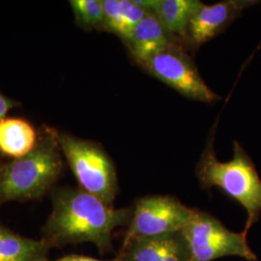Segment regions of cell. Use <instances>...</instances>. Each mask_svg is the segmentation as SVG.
Here are the masks:
<instances>
[{
  "label": "cell",
  "instance_id": "1",
  "mask_svg": "<svg viewBox=\"0 0 261 261\" xmlns=\"http://www.w3.org/2000/svg\"><path fill=\"white\" fill-rule=\"evenodd\" d=\"M133 208L115 209L82 189H60L44 232L50 246L91 242L101 253L112 251V232L130 224Z\"/></svg>",
  "mask_w": 261,
  "mask_h": 261
},
{
  "label": "cell",
  "instance_id": "2",
  "mask_svg": "<svg viewBox=\"0 0 261 261\" xmlns=\"http://www.w3.org/2000/svg\"><path fill=\"white\" fill-rule=\"evenodd\" d=\"M196 176L207 190L219 187L224 194L246 209L245 231L258 222L261 214V179L252 158L238 141H234L233 158L220 162L215 154L213 137L196 166Z\"/></svg>",
  "mask_w": 261,
  "mask_h": 261
},
{
  "label": "cell",
  "instance_id": "3",
  "mask_svg": "<svg viewBox=\"0 0 261 261\" xmlns=\"http://www.w3.org/2000/svg\"><path fill=\"white\" fill-rule=\"evenodd\" d=\"M61 169L56 133L45 135L28 155L0 168V201L40 197L59 176Z\"/></svg>",
  "mask_w": 261,
  "mask_h": 261
},
{
  "label": "cell",
  "instance_id": "4",
  "mask_svg": "<svg viewBox=\"0 0 261 261\" xmlns=\"http://www.w3.org/2000/svg\"><path fill=\"white\" fill-rule=\"evenodd\" d=\"M60 150L81 189L112 206L118 190L114 165L98 144L63 133H56Z\"/></svg>",
  "mask_w": 261,
  "mask_h": 261
},
{
  "label": "cell",
  "instance_id": "5",
  "mask_svg": "<svg viewBox=\"0 0 261 261\" xmlns=\"http://www.w3.org/2000/svg\"><path fill=\"white\" fill-rule=\"evenodd\" d=\"M182 233L189 246L192 261H213L228 255L257 261L247 241V231L233 232L206 212L196 209Z\"/></svg>",
  "mask_w": 261,
  "mask_h": 261
},
{
  "label": "cell",
  "instance_id": "6",
  "mask_svg": "<svg viewBox=\"0 0 261 261\" xmlns=\"http://www.w3.org/2000/svg\"><path fill=\"white\" fill-rule=\"evenodd\" d=\"M196 209L170 196H148L139 198L133 208L124 241L182 232Z\"/></svg>",
  "mask_w": 261,
  "mask_h": 261
},
{
  "label": "cell",
  "instance_id": "7",
  "mask_svg": "<svg viewBox=\"0 0 261 261\" xmlns=\"http://www.w3.org/2000/svg\"><path fill=\"white\" fill-rule=\"evenodd\" d=\"M146 73L189 99L211 103L219 96L205 84L181 44H173L140 66Z\"/></svg>",
  "mask_w": 261,
  "mask_h": 261
},
{
  "label": "cell",
  "instance_id": "8",
  "mask_svg": "<svg viewBox=\"0 0 261 261\" xmlns=\"http://www.w3.org/2000/svg\"><path fill=\"white\" fill-rule=\"evenodd\" d=\"M257 3L252 0H225L210 5L202 3L190 21L185 44L200 47L224 31L244 10Z\"/></svg>",
  "mask_w": 261,
  "mask_h": 261
},
{
  "label": "cell",
  "instance_id": "9",
  "mask_svg": "<svg viewBox=\"0 0 261 261\" xmlns=\"http://www.w3.org/2000/svg\"><path fill=\"white\" fill-rule=\"evenodd\" d=\"M117 258L119 261H192L182 232L123 242Z\"/></svg>",
  "mask_w": 261,
  "mask_h": 261
},
{
  "label": "cell",
  "instance_id": "10",
  "mask_svg": "<svg viewBox=\"0 0 261 261\" xmlns=\"http://www.w3.org/2000/svg\"><path fill=\"white\" fill-rule=\"evenodd\" d=\"M124 43L133 60L140 66L161 50L173 44H181L153 13L145 16Z\"/></svg>",
  "mask_w": 261,
  "mask_h": 261
},
{
  "label": "cell",
  "instance_id": "11",
  "mask_svg": "<svg viewBox=\"0 0 261 261\" xmlns=\"http://www.w3.org/2000/svg\"><path fill=\"white\" fill-rule=\"evenodd\" d=\"M103 29L125 42L133 30L149 13L134 0H103Z\"/></svg>",
  "mask_w": 261,
  "mask_h": 261
},
{
  "label": "cell",
  "instance_id": "12",
  "mask_svg": "<svg viewBox=\"0 0 261 261\" xmlns=\"http://www.w3.org/2000/svg\"><path fill=\"white\" fill-rule=\"evenodd\" d=\"M201 4L197 0H158L153 14L171 35L185 44L190 21Z\"/></svg>",
  "mask_w": 261,
  "mask_h": 261
},
{
  "label": "cell",
  "instance_id": "13",
  "mask_svg": "<svg viewBox=\"0 0 261 261\" xmlns=\"http://www.w3.org/2000/svg\"><path fill=\"white\" fill-rule=\"evenodd\" d=\"M37 144V134L28 121L5 118L0 122V152L19 159L28 155Z\"/></svg>",
  "mask_w": 261,
  "mask_h": 261
},
{
  "label": "cell",
  "instance_id": "14",
  "mask_svg": "<svg viewBox=\"0 0 261 261\" xmlns=\"http://www.w3.org/2000/svg\"><path fill=\"white\" fill-rule=\"evenodd\" d=\"M50 245L0 227V261H47Z\"/></svg>",
  "mask_w": 261,
  "mask_h": 261
},
{
  "label": "cell",
  "instance_id": "15",
  "mask_svg": "<svg viewBox=\"0 0 261 261\" xmlns=\"http://www.w3.org/2000/svg\"><path fill=\"white\" fill-rule=\"evenodd\" d=\"M70 5L80 27L85 29L103 28V0H71Z\"/></svg>",
  "mask_w": 261,
  "mask_h": 261
},
{
  "label": "cell",
  "instance_id": "16",
  "mask_svg": "<svg viewBox=\"0 0 261 261\" xmlns=\"http://www.w3.org/2000/svg\"><path fill=\"white\" fill-rule=\"evenodd\" d=\"M13 106L14 103L11 100L0 94V122L6 118L7 112H9Z\"/></svg>",
  "mask_w": 261,
  "mask_h": 261
},
{
  "label": "cell",
  "instance_id": "17",
  "mask_svg": "<svg viewBox=\"0 0 261 261\" xmlns=\"http://www.w3.org/2000/svg\"><path fill=\"white\" fill-rule=\"evenodd\" d=\"M56 261H119L118 258H114L112 260H100V259H96L93 257H89V256H83V255H67L62 258H59Z\"/></svg>",
  "mask_w": 261,
  "mask_h": 261
}]
</instances>
